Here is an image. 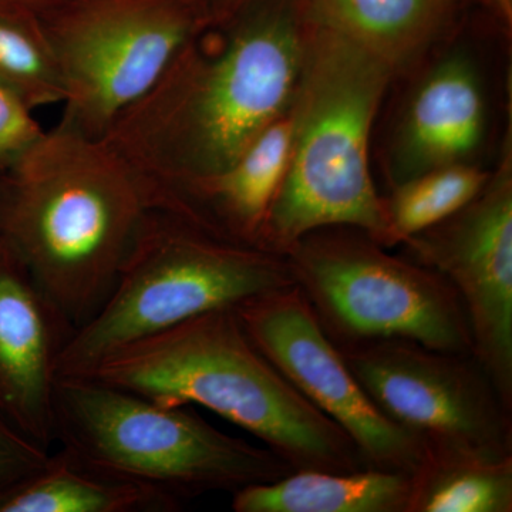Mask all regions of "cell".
<instances>
[{
	"label": "cell",
	"instance_id": "obj_8",
	"mask_svg": "<svg viewBox=\"0 0 512 512\" xmlns=\"http://www.w3.org/2000/svg\"><path fill=\"white\" fill-rule=\"evenodd\" d=\"M212 13L195 0H72L40 19L62 74L59 124L103 137Z\"/></svg>",
	"mask_w": 512,
	"mask_h": 512
},
{
	"label": "cell",
	"instance_id": "obj_23",
	"mask_svg": "<svg viewBox=\"0 0 512 512\" xmlns=\"http://www.w3.org/2000/svg\"><path fill=\"white\" fill-rule=\"evenodd\" d=\"M72 0H0V15L26 16L40 20Z\"/></svg>",
	"mask_w": 512,
	"mask_h": 512
},
{
	"label": "cell",
	"instance_id": "obj_13",
	"mask_svg": "<svg viewBox=\"0 0 512 512\" xmlns=\"http://www.w3.org/2000/svg\"><path fill=\"white\" fill-rule=\"evenodd\" d=\"M484 131L478 70L466 55L447 56L424 77L404 113L392 150L394 185L436 168L466 164Z\"/></svg>",
	"mask_w": 512,
	"mask_h": 512
},
{
	"label": "cell",
	"instance_id": "obj_10",
	"mask_svg": "<svg viewBox=\"0 0 512 512\" xmlns=\"http://www.w3.org/2000/svg\"><path fill=\"white\" fill-rule=\"evenodd\" d=\"M256 348L299 393L348 434L367 467L413 474L423 446L376 406L296 285L235 306Z\"/></svg>",
	"mask_w": 512,
	"mask_h": 512
},
{
	"label": "cell",
	"instance_id": "obj_6",
	"mask_svg": "<svg viewBox=\"0 0 512 512\" xmlns=\"http://www.w3.org/2000/svg\"><path fill=\"white\" fill-rule=\"evenodd\" d=\"M56 441L80 466L177 501L269 483L292 468L269 448L229 436L187 407H170L84 376H60Z\"/></svg>",
	"mask_w": 512,
	"mask_h": 512
},
{
	"label": "cell",
	"instance_id": "obj_18",
	"mask_svg": "<svg viewBox=\"0 0 512 512\" xmlns=\"http://www.w3.org/2000/svg\"><path fill=\"white\" fill-rule=\"evenodd\" d=\"M407 512H511L512 456L427 454Z\"/></svg>",
	"mask_w": 512,
	"mask_h": 512
},
{
	"label": "cell",
	"instance_id": "obj_24",
	"mask_svg": "<svg viewBox=\"0 0 512 512\" xmlns=\"http://www.w3.org/2000/svg\"><path fill=\"white\" fill-rule=\"evenodd\" d=\"M494 3L495 9L500 13L501 18L507 25H511L512 19V0H491Z\"/></svg>",
	"mask_w": 512,
	"mask_h": 512
},
{
	"label": "cell",
	"instance_id": "obj_22",
	"mask_svg": "<svg viewBox=\"0 0 512 512\" xmlns=\"http://www.w3.org/2000/svg\"><path fill=\"white\" fill-rule=\"evenodd\" d=\"M50 451L0 417V495L45 466Z\"/></svg>",
	"mask_w": 512,
	"mask_h": 512
},
{
	"label": "cell",
	"instance_id": "obj_20",
	"mask_svg": "<svg viewBox=\"0 0 512 512\" xmlns=\"http://www.w3.org/2000/svg\"><path fill=\"white\" fill-rule=\"evenodd\" d=\"M0 84L30 110L62 104V74L39 20L0 15Z\"/></svg>",
	"mask_w": 512,
	"mask_h": 512
},
{
	"label": "cell",
	"instance_id": "obj_4",
	"mask_svg": "<svg viewBox=\"0 0 512 512\" xmlns=\"http://www.w3.org/2000/svg\"><path fill=\"white\" fill-rule=\"evenodd\" d=\"M393 76L382 60L312 20L291 104V158L259 234L261 247L284 255L303 235L328 227L356 228L392 247L369 144Z\"/></svg>",
	"mask_w": 512,
	"mask_h": 512
},
{
	"label": "cell",
	"instance_id": "obj_12",
	"mask_svg": "<svg viewBox=\"0 0 512 512\" xmlns=\"http://www.w3.org/2000/svg\"><path fill=\"white\" fill-rule=\"evenodd\" d=\"M73 329L15 255L0 251V417L50 451L59 359Z\"/></svg>",
	"mask_w": 512,
	"mask_h": 512
},
{
	"label": "cell",
	"instance_id": "obj_26",
	"mask_svg": "<svg viewBox=\"0 0 512 512\" xmlns=\"http://www.w3.org/2000/svg\"><path fill=\"white\" fill-rule=\"evenodd\" d=\"M3 245H5V242H3L2 217H0V251H2Z\"/></svg>",
	"mask_w": 512,
	"mask_h": 512
},
{
	"label": "cell",
	"instance_id": "obj_1",
	"mask_svg": "<svg viewBox=\"0 0 512 512\" xmlns=\"http://www.w3.org/2000/svg\"><path fill=\"white\" fill-rule=\"evenodd\" d=\"M311 26L308 0H227L101 140L151 201L220 174L291 107Z\"/></svg>",
	"mask_w": 512,
	"mask_h": 512
},
{
	"label": "cell",
	"instance_id": "obj_15",
	"mask_svg": "<svg viewBox=\"0 0 512 512\" xmlns=\"http://www.w3.org/2000/svg\"><path fill=\"white\" fill-rule=\"evenodd\" d=\"M461 0H308L316 25L338 33L393 73L419 60L443 35Z\"/></svg>",
	"mask_w": 512,
	"mask_h": 512
},
{
	"label": "cell",
	"instance_id": "obj_7",
	"mask_svg": "<svg viewBox=\"0 0 512 512\" xmlns=\"http://www.w3.org/2000/svg\"><path fill=\"white\" fill-rule=\"evenodd\" d=\"M384 248L359 229L328 227L303 235L284 255L293 282L336 345L399 338L473 355L456 289L433 269Z\"/></svg>",
	"mask_w": 512,
	"mask_h": 512
},
{
	"label": "cell",
	"instance_id": "obj_14",
	"mask_svg": "<svg viewBox=\"0 0 512 512\" xmlns=\"http://www.w3.org/2000/svg\"><path fill=\"white\" fill-rule=\"evenodd\" d=\"M292 141L289 107L220 174L161 195L151 204L188 212L232 237L258 244L266 215L284 183Z\"/></svg>",
	"mask_w": 512,
	"mask_h": 512
},
{
	"label": "cell",
	"instance_id": "obj_25",
	"mask_svg": "<svg viewBox=\"0 0 512 512\" xmlns=\"http://www.w3.org/2000/svg\"><path fill=\"white\" fill-rule=\"evenodd\" d=\"M195 2H200L202 5L207 6V8H210L215 12V10L221 8L227 0H195Z\"/></svg>",
	"mask_w": 512,
	"mask_h": 512
},
{
	"label": "cell",
	"instance_id": "obj_11",
	"mask_svg": "<svg viewBox=\"0 0 512 512\" xmlns=\"http://www.w3.org/2000/svg\"><path fill=\"white\" fill-rule=\"evenodd\" d=\"M456 289L468 319L473 356L512 410L511 150L463 210L403 242Z\"/></svg>",
	"mask_w": 512,
	"mask_h": 512
},
{
	"label": "cell",
	"instance_id": "obj_2",
	"mask_svg": "<svg viewBox=\"0 0 512 512\" xmlns=\"http://www.w3.org/2000/svg\"><path fill=\"white\" fill-rule=\"evenodd\" d=\"M150 207L119 154L62 124L0 173L3 242L73 332L106 302Z\"/></svg>",
	"mask_w": 512,
	"mask_h": 512
},
{
	"label": "cell",
	"instance_id": "obj_5",
	"mask_svg": "<svg viewBox=\"0 0 512 512\" xmlns=\"http://www.w3.org/2000/svg\"><path fill=\"white\" fill-rule=\"evenodd\" d=\"M291 285L285 255L151 205L106 302L67 340L59 377L82 376L131 343Z\"/></svg>",
	"mask_w": 512,
	"mask_h": 512
},
{
	"label": "cell",
	"instance_id": "obj_3",
	"mask_svg": "<svg viewBox=\"0 0 512 512\" xmlns=\"http://www.w3.org/2000/svg\"><path fill=\"white\" fill-rule=\"evenodd\" d=\"M82 376L163 406L205 407L247 430L292 470L367 467L348 434L256 348L234 308L131 343Z\"/></svg>",
	"mask_w": 512,
	"mask_h": 512
},
{
	"label": "cell",
	"instance_id": "obj_21",
	"mask_svg": "<svg viewBox=\"0 0 512 512\" xmlns=\"http://www.w3.org/2000/svg\"><path fill=\"white\" fill-rule=\"evenodd\" d=\"M43 133L33 111L0 84V173L8 170Z\"/></svg>",
	"mask_w": 512,
	"mask_h": 512
},
{
	"label": "cell",
	"instance_id": "obj_9",
	"mask_svg": "<svg viewBox=\"0 0 512 512\" xmlns=\"http://www.w3.org/2000/svg\"><path fill=\"white\" fill-rule=\"evenodd\" d=\"M336 346L370 399L426 456H512L511 409L473 355L399 338Z\"/></svg>",
	"mask_w": 512,
	"mask_h": 512
},
{
	"label": "cell",
	"instance_id": "obj_16",
	"mask_svg": "<svg viewBox=\"0 0 512 512\" xmlns=\"http://www.w3.org/2000/svg\"><path fill=\"white\" fill-rule=\"evenodd\" d=\"M412 488V474L402 471L292 470L235 491L231 507L235 512H407Z\"/></svg>",
	"mask_w": 512,
	"mask_h": 512
},
{
	"label": "cell",
	"instance_id": "obj_17",
	"mask_svg": "<svg viewBox=\"0 0 512 512\" xmlns=\"http://www.w3.org/2000/svg\"><path fill=\"white\" fill-rule=\"evenodd\" d=\"M180 505L153 488L80 466L63 448L0 495V512H167Z\"/></svg>",
	"mask_w": 512,
	"mask_h": 512
},
{
	"label": "cell",
	"instance_id": "obj_19",
	"mask_svg": "<svg viewBox=\"0 0 512 512\" xmlns=\"http://www.w3.org/2000/svg\"><path fill=\"white\" fill-rule=\"evenodd\" d=\"M490 175L474 165L454 164L394 185L392 197L384 200L393 245L463 210L480 194Z\"/></svg>",
	"mask_w": 512,
	"mask_h": 512
}]
</instances>
